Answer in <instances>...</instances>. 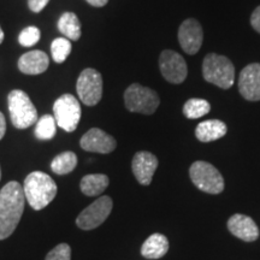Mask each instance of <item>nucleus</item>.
<instances>
[{"instance_id":"f257e3e1","label":"nucleus","mask_w":260,"mask_h":260,"mask_svg":"<svg viewBox=\"0 0 260 260\" xmlns=\"http://www.w3.org/2000/svg\"><path fill=\"white\" fill-rule=\"evenodd\" d=\"M23 186L16 181L6 183L0 190V240L8 239L17 228L24 212Z\"/></svg>"},{"instance_id":"f03ea898","label":"nucleus","mask_w":260,"mask_h":260,"mask_svg":"<svg viewBox=\"0 0 260 260\" xmlns=\"http://www.w3.org/2000/svg\"><path fill=\"white\" fill-rule=\"evenodd\" d=\"M23 191L25 200L31 209L40 211L56 198L58 187L50 175L42 171H34L25 177Z\"/></svg>"},{"instance_id":"7ed1b4c3","label":"nucleus","mask_w":260,"mask_h":260,"mask_svg":"<svg viewBox=\"0 0 260 260\" xmlns=\"http://www.w3.org/2000/svg\"><path fill=\"white\" fill-rule=\"evenodd\" d=\"M203 76L207 82L222 89H229L235 82V68L226 57L209 53L203 61Z\"/></svg>"},{"instance_id":"20e7f679","label":"nucleus","mask_w":260,"mask_h":260,"mask_svg":"<svg viewBox=\"0 0 260 260\" xmlns=\"http://www.w3.org/2000/svg\"><path fill=\"white\" fill-rule=\"evenodd\" d=\"M9 112L15 128L27 129L38 122V111L30 98L21 89H14L8 95Z\"/></svg>"},{"instance_id":"39448f33","label":"nucleus","mask_w":260,"mask_h":260,"mask_svg":"<svg viewBox=\"0 0 260 260\" xmlns=\"http://www.w3.org/2000/svg\"><path fill=\"white\" fill-rule=\"evenodd\" d=\"M124 104L130 112L153 115L160 104V99L153 89L139 83H133L125 89Z\"/></svg>"},{"instance_id":"423d86ee","label":"nucleus","mask_w":260,"mask_h":260,"mask_svg":"<svg viewBox=\"0 0 260 260\" xmlns=\"http://www.w3.org/2000/svg\"><path fill=\"white\" fill-rule=\"evenodd\" d=\"M191 182L198 189L207 194H219L224 189L222 174L207 161H195L189 169Z\"/></svg>"},{"instance_id":"0eeeda50","label":"nucleus","mask_w":260,"mask_h":260,"mask_svg":"<svg viewBox=\"0 0 260 260\" xmlns=\"http://www.w3.org/2000/svg\"><path fill=\"white\" fill-rule=\"evenodd\" d=\"M54 119L57 125L68 133L76 130L81 119V105L73 94H63L54 102Z\"/></svg>"},{"instance_id":"6e6552de","label":"nucleus","mask_w":260,"mask_h":260,"mask_svg":"<svg viewBox=\"0 0 260 260\" xmlns=\"http://www.w3.org/2000/svg\"><path fill=\"white\" fill-rule=\"evenodd\" d=\"M80 100L84 105L94 106L102 100L103 77L102 74L92 68H87L80 74L76 83Z\"/></svg>"},{"instance_id":"1a4fd4ad","label":"nucleus","mask_w":260,"mask_h":260,"mask_svg":"<svg viewBox=\"0 0 260 260\" xmlns=\"http://www.w3.org/2000/svg\"><path fill=\"white\" fill-rule=\"evenodd\" d=\"M113 201L110 197H100L87 209H84L76 218V224L82 230H93L100 226L110 216Z\"/></svg>"},{"instance_id":"9d476101","label":"nucleus","mask_w":260,"mask_h":260,"mask_svg":"<svg viewBox=\"0 0 260 260\" xmlns=\"http://www.w3.org/2000/svg\"><path fill=\"white\" fill-rule=\"evenodd\" d=\"M159 68L160 73L168 82L180 84L187 79L188 68L184 58L177 52L165 50L159 57Z\"/></svg>"},{"instance_id":"9b49d317","label":"nucleus","mask_w":260,"mask_h":260,"mask_svg":"<svg viewBox=\"0 0 260 260\" xmlns=\"http://www.w3.org/2000/svg\"><path fill=\"white\" fill-rule=\"evenodd\" d=\"M178 41L187 54L198 53L204 41L203 27L197 19L188 18L178 29Z\"/></svg>"},{"instance_id":"f8f14e48","label":"nucleus","mask_w":260,"mask_h":260,"mask_svg":"<svg viewBox=\"0 0 260 260\" xmlns=\"http://www.w3.org/2000/svg\"><path fill=\"white\" fill-rule=\"evenodd\" d=\"M81 148L93 153L109 154L117 147L116 140L99 128H92L80 140Z\"/></svg>"},{"instance_id":"ddd939ff","label":"nucleus","mask_w":260,"mask_h":260,"mask_svg":"<svg viewBox=\"0 0 260 260\" xmlns=\"http://www.w3.org/2000/svg\"><path fill=\"white\" fill-rule=\"evenodd\" d=\"M239 92L246 100H260V64L253 63L243 68L239 77Z\"/></svg>"},{"instance_id":"4468645a","label":"nucleus","mask_w":260,"mask_h":260,"mask_svg":"<svg viewBox=\"0 0 260 260\" xmlns=\"http://www.w3.org/2000/svg\"><path fill=\"white\" fill-rule=\"evenodd\" d=\"M158 168V159L151 152L141 151L134 155L132 161L133 174L142 186H149Z\"/></svg>"},{"instance_id":"2eb2a0df","label":"nucleus","mask_w":260,"mask_h":260,"mask_svg":"<svg viewBox=\"0 0 260 260\" xmlns=\"http://www.w3.org/2000/svg\"><path fill=\"white\" fill-rule=\"evenodd\" d=\"M228 229L237 239L246 242H253L259 237V228L251 217L236 213L228 220Z\"/></svg>"},{"instance_id":"dca6fc26","label":"nucleus","mask_w":260,"mask_h":260,"mask_svg":"<svg viewBox=\"0 0 260 260\" xmlns=\"http://www.w3.org/2000/svg\"><path fill=\"white\" fill-rule=\"evenodd\" d=\"M48 65L47 54L39 50L27 52L18 59V69L25 75H40L48 69Z\"/></svg>"},{"instance_id":"f3484780","label":"nucleus","mask_w":260,"mask_h":260,"mask_svg":"<svg viewBox=\"0 0 260 260\" xmlns=\"http://www.w3.org/2000/svg\"><path fill=\"white\" fill-rule=\"evenodd\" d=\"M225 123L218 119H209L198 124L195 129V136L201 142H211L222 139L226 134Z\"/></svg>"},{"instance_id":"a211bd4d","label":"nucleus","mask_w":260,"mask_h":260,"mask_svg":"<svg viewBox=\"0 0 260 260\" xmlns=\"http://www.w3.org/2000/svg\"><path fill=\"white\" fill-rule=\"evenodd\" d=\"M168 251V237L159 233L149 236L141 247V254L147 259H159L167 254Z\"/></svg>"},{"instance_id":"6ab92c4d","label":"nucleus","mask_w":260,"mask_h":260,"mask_svg":"<svg viewBox=\"0 0 260 260\" xmlns=\"http://www.w3.org/2000/svg\"><path fill=\"white\" fill-rule=\"evenodd\" d=\"M109 187V177L103 174L86 175L81 180V191L87 197H98Z\"/></svg>"},{"instance_id":"aec40b11","label":"nucleus","mask_w":260,"mask_h":260,"mask_svg":"<svg viewBox=\"0 0 260 260\" xmlns=\"http://www.w3.org/2000/svg\"><path fill=\"white\" fill-rule=\"evenodd\" d=\"M58 29L65 38L71 41L80 40L81 34V23L80 19L74 12H64L58 21Z\"/></svg>"},{"instance_id":"412c9836","label":"nucleus","mask_w":260,"mask_h":260,"mask_svg":"<svg viewBox=\"0 0 260 260\" xmlns=\"http://www.w3.org/2000/svg\"><path fill=\"white\" fill-rule=\"evenodd\" d=\"M77 161H79V159H77L76 153L71 151L63 152L52 160L51 170L57 175L70 174L77 167Z\"/></svg>"},{"instance_id":"4be33fe9","label":"nucleus","mask_w":260,"mask_h":260,"mask_svg":"<svg viewBox=\"0 0 260 260\" xmlns=\"http://www.w3.org/2000/svg\"><path fill=\"white\" fill-rule=\"evenodd\" d=\"M57 132V122L54 116L45 115L38 119L35 125V136L39 140H51L54 138Z\"/></svg>"},{"instance_id":"5701e85b","label":"nucleus","mask_w":260,"mask_h":260,"mask_svg":"<svg viewBox=\"0 0 260 260\" xmlns=\"http://www.w3.org/2000/svg\"><path fill=\"white\" fill-rule=\"evenodd\" d=\"M211 105L205 99H189L183 105V115L189 119L200 118L210 112Z\"/></svg>"},{"instance_id":"b1692460","label":"nucleus","mask_w":260,"mask_h":260,"mask_svg":"<svg viewBox=\"0 0 260 260\" xmlns=\"http://www.w3.org/2000/svg\"><path fill=\"white\" fill-rule=\"evenodd\" d=\"M71 42L69 39L67 38H57L52 41L51 45V53H52V58L56 63L60 64L64 63L67 60V58L69 57V54L71 53Z\"/></svg>"},{"instance_id":"393cba45","label":"nucleus","mask_w":260,"mask_h":260,"mask_svg":"<svg viewBox=\"0 0 260 260\" xmlns=\"http://www.w3.org/2000/svg\"><path fill=\"white\" fill-rule=\"evenodd\" d=\"M41 32L37 27H27L19 32L18 42L23 47H31L40 41Z\"/></svg>"},{"instance_id":"a878e982","label":"nucleus","mask_w":260,"mask_h":260,"mask_svg":"<svg viewBox=\"0 0 260 260\" xmlns=\"http://www.w3.org/2000/svg\"><path fill=\"white\" fill-rule=\"evenodd\" d=\"M45 260H71V248L68 243H60L46 255Z\"/></svg>"},{"instance_id":"bb28decb","label":"nucleus","mask_w":260,"mask_h":260,"mask_svg":"<svg viewBox=\"0 0 260 260\" xmlns=\"http://www.w3.org/2000/svg\"><path fill=\"white\" fill-rule=\"evenodd\" d=\"M50 0H28L29 9L31 10L32 12H41L42 10L46 8Z\"/></svg>"},{"instance_id":"cd10ccee","label":"nucleus","mask_w":260,"mask_h":260,"mask_svg":"<svg viewBox=\"0 0 260 260\" xmlns=\"http://www.w3.org/2000/svg\"><path fill=\"white\" fill-rule=\"evenodd\" d=\"M251 24L252 27L254 28V30H256L260 34V6H258V8L254 10V12L252 14Z\"/></svg>"},{"instance_id":"c85d7f7f","label":"nucleus","mask_w":260,"mask_h":260,"mask_svg":"<svg viewBox=\"0 0 260 260\" xmlns=\"http://www.w3.org/2000/svg\"><path fill=\"white\" fill-rule=\"evenodd\" d=\"M6 133V121H5V117L0 112V140L4 138Z\"/></svg>"},{"instance_id":"c756f323","label":"nucleus","mask_w":260,"mask_h":260,"mask_svg":"<svg viewBox=\"0 0 260 260\" xmlns=\"http://www.w3.org/2000/svg\"><path fill=\"white\" fill-rule=\"evenodd\" d=\"M86 2L94 8H103L109 3V0H86Z\"/></svg>"},{"instance_id":"7c9ffc66","label":"nucleus","mask_w":260,"mask_h":260,"mask_svg":"<svg viewBox=\"0 0 260 260\" xmlns=\"http://www.w3.org/2000/svg\"><path fill=\"white\" fill-rule=\"evenodd\" d=\"M3 41H4V31H3L2 27H0V44H2Z\"/></svg>"},{"instance_id":"2f4dec72","label":"nucleus","mask_w":260,"mask_h":260,"mask_svg":"<svg viewBox=\"0 0 260 260\" xmlns=\"http://www.w3.org/2000/svg\"><path fill=\"white\" fill-rule=\"evenodd\" d=\"M0 180H2V169H0Z\"/></svg>"}]
</instances>
